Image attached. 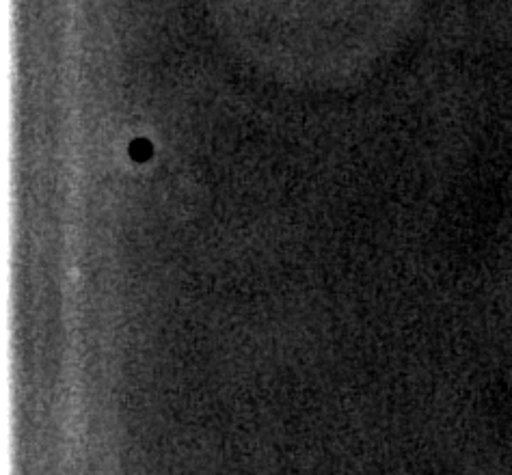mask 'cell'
I'll use <instances>...</instances> for the list:
<instances>
[{
	"label": "cell",
	"instance_id": "1",
	"mask_svg": "<svg viewBox=\"0 0 512 475\" xmlns=\"http://www.w3.org/2000/svg\"><path fill=\"white\" fill-rule=\"evenodd\" d=\"M130 154H132L134 160H147V158L152 156V145H150V141H145V139L134 141V143L130 145Z\"/></svg>",
	"mask_w": 512,
	"mask_h": 475
}]
</instances>
